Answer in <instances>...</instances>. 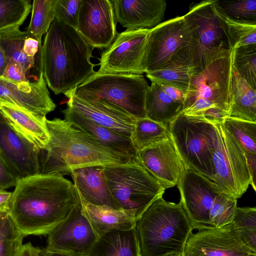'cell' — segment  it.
<instances>
[{
	"mask_svg": "<svg viewBox=\"0 0 256 256\" xmlns=\"http://www.w3.org/2000/svg\"><path fill=\"white\" fill-rule=\"evenodd\" d=\"M192 33L184 16L161 22L150 30L145 56V73L162 68L190 46Z\"/></svg>",
	"mask_w": 256,
	"mask_h": 256,
	"instance_id": "12",
	"label": "cell"
},
{
	"mask_svg": "<svg viewBox=\"0 0 256 256\" xmlns=\"http://www.w3.org/2000/svg\"><path fill=\"white\" fill-rule=\"evenodd\" d=\"M18 181L0 157V189L15 186Z\"/></svg>",
	"mask_w": 256,
	"mask_h": 256,
	"instance_id": "43",
	"label": "cell"
},
{
	"mask_svg": "<svg viewBox=\"0 0 256 256\" xmlns=\"http://www.w3.org/2000/svg\"><path fill=\"white\" fill-rule=\"evenodd\" d=\"M40 150L10 126L0 112V157L20 180L40 174Z\"/></svg>",
	"mask_w": 256,
	"mask_h": 256,
	"instance_id": "16",
	"label": "cell"
},
{
	"mask_svg": "<svg viewBox=\"0 0 256 256\" xmlns=\"http://www.w3.org/2000/svg\"><path fill=\"white\" fill-rule=\"evenodd\" d=\"M24 237L9 213L3 217L0 220V256H16Z\"/></svg>",
	"mask_w": 256,
	"mask_h": 256,
	"instance_id": "38",
	"label": "cell"
},
{
	"mask_svg": "<svg viewBox=\"0 0 256 256\" xmlns=\"http://www.w3.org/2000/svg\"><path fill=\"white\" fill-rule=\"evenodd\" d=\"M150 30H126L118 34L103 52L97 71L102 73L142 75Z\"/></svg>",
	"mask_w": 256,
	"mask_h": 256,
	"instance_id": "11",
	"label": "cell"
},
{
	"mask_svg": "<svg viewBox=\"0 0 256 256\" xmlns=\"http://www.w3.org/2000/svg\"><path fill=\"white\" fill-rule=\"evenodd\" d=\"M216 139L211 151L214 170L212 182L220 193L238 199L246 191L250 178L244 152L222 122L214 123Z\"/></svg>",
	"mask_w": 256,
	"mask_h": 256,
	"instance_id": "10",
	"label": "cell"
},
{
	"mask_svg": "<svg viewBox=\"0 0 256 256\" xmlns=\"http://www.w3.org/2000/svg\"><path fill=\"white\" fill-rule=\"evenodd\" d=\"M184 256V253L182 252V253H180V254H178L174 255V256Z\"/></svg>",
	"mask_w": 256,
	"mask_h": 256,
	"instance_id": "52",
	"label": "cell"
},
{
	"mask_svg": "<svg viewBox=\"0 0 256 256\" xmlns=\"http://www.w3.org/2000/svg\"><path fill=\"white\" fill-rule=\"evenodd\" d=\"M117 22L126 30H150L164 17V0H112Z\"/></svg>",
	"mask_w": 256,
	"mask_h": 256,
	"instance_id": "21",
	"label": "cell"
},
{
	"mask_svg": "<svg viewBox=\"0 0 256 256\" xmlns=\"http://www.w3.org/2000/svg\"><path fill=\"white\" fill-rule=\"evenodd\" d=\"M250 178V185L256 190V154L244 152Z\"/></svg>",
	"mask_w": 256,
	"mask_h": 256,
	"instance_id": "45",
	"label": "cell"
},
{
	"mask_svg": "<svg viewBox=\"0 0 256 256\" xmlns=\"http://www.w3.org/2000/svg\"><path fill=\"white\" fill-rule=\"evenodd\" d=\"M2 77L14 83L30 82L22 68L14 62L7 63Z\"/></svg>",
	"mask_w": 256,
	"mask_h": 256,
	"instance_id": "42",
	"label": "cell"
},
{
	"mask_svg": "<svg viewBox=\"0 0 256 256\" xmlns=\"http://www.w3.org/2000/svg\"><path fill=\"white\" fill-rule=\"evenodd\" d=\"M183 104L166 94L159 84L152 82L149 86L145 104L146 118L168 125L182 112Z\"/></svg>",
	"mask_w": 256,
	"mask_h": 256,
	"instance_id": "29",
	"label": "cell"
},
{
	"mask_svg": "<svg viewBox=\"0 0 256 256\" xmlns=\"http://www.w3.org/2000/svg\"><path fill=\"white\" fill-rule=\"evenodd\" d=\"M148 88L142 75L96 71L73 91L82 99L108 102L138 118L146 117L145 104Z\"/></svg>",
	"mask_w": 256,
	"mask_h": 256,
	"instance_id": "8",
	"label": "cell"
},
{
	"mask_svg": "<svg viewBox=\"0 0 256 256\" xmlns=\"http://www.w3.org/2000/svg\"><path fill=\"white\" fill-rule=\"evenodd\" d=\"M98 238L82 212L80 200L68 217L48 234L46 248L85 256Z\"/></svg>",
	"mask_w": 256,
	"mask_h": 256,
	"instance_id": "17",
	"label": "cell"
},
{
	"mask_svg": "<svg viewBox=\"0 0 256 256\" xmlns=\"http://www.w3.org/2000/svg\"><path fill=\"white\" fill-rule=\"evenodd\" d=\"M232 73V51L195 74L186 94L181 113L202 117L213 123L222 122L230 112Z\"/></svg>",
	"mask_w": 256,
	"mask_h": 256,
	"instance_id": "5",
	"label": "cell"
},
{
	"mask_svg": "<svg viewBox=\"0 0 256 256\" xmlns=\"http://www.w3.org/2000/svg\"><path fill=\"white\" fill-rule=\"evenodd\" d=\"M70 174L81 201L117 208L107 186L103 166H90L72 170Z\"/></svg>",
	"mask_w": 256,
	"mask_h": 256,
	"instance_id": "23",
	"label": "cell"
},
{
	"mask_svg": "<svg viewBox=\"0 0 256 256\" xmlns=\"http://www.w3.org/2000/svg\"><path fill=\"white\" fill-rule=\"evenodd\" d=\"M85 256H142L136 228L106 232L98 238Z\"/></svg>",
	"mask_w": 256,
	"mask_h": 256,
	"instance_id": "28",
	"label": "cell"
},
{
	"mask_svg": "<svg viewBox=\"0 0 256 256\" xmlns=\"http://www.w3.org/2000/svg\"><path fill=\"white\" fill-rule=\"evenodd\" d=\"M80 200L69 180L38 174L18 181L9 214L24 236L46 235L65 220Z\"/></svg>",
	"mask_w": 256,
	"mask_h": 256,
	"instance_id": "1",
	"label": "cell"
},
{
	"mask_svg": "<svg viewBox=\"0 0 256 256\" xmlns=\"http://www.w3.org/2000/svg\"><path fill=\"white\" fill-rule=\"evenodd\" d=\"M215 3L230 19L241 23L256 24V0H215Z\"/></svg>",
	"mask_w": 256,
	"mask_h": 256,
	"instance_id": "39",
	"label": "cell"
},
{
	"mask_svg": "<svg viewBox=\"0 0 256 256\" xmlns=\"http://www.w3.org/2000/svg\"><path fill=\"white\" fill-rule=\"evenodd\" d=\"M184 256H249L256 254L242 241L233 223L216 228L210 226L190 235Z\"/></svg>",
	"mask_w": 256,
	"mask_h": 256,
	"instance_id": "13",
	"label": "cell"
},
{
	"mask_svg": "<svg viewBox=\"0 0 256 256\" xmlns=\"http://www.w3.org/2000/svg\"><path fill=\"white\" fill-rule=\"evenodd\" d=\"M0 112L10 126L40 150L47 146L50 136L46 117L34 114L18 107L0 103Z\"/></svg>",
	"mask_w": 256,
	"mask_h": 256,
	"instance_id": "24",
	"label": "cell"
},
{
	"mask_svg": "<svg viewBox=\"0 0 256 256\" xmlns=\"http://www.w3.org/2000/svg\"><path fill=\"white\" fill-rule=\"evenodd\" d=\"M31 7L28 0H0V33L19 28Z\"/></svg>",
	"mask_w": 256,
	"mask_h": 256,
	"instance_id": "34",
	"label": "cell"
},
{
	"mask_svg": "<svg viewBox=\"0 0 256 256\" xmlns=\"http://www.w3.org/2000/svg\"><path fill=\"white\" fill-rule=\"evenodd\" d=\"M103 173L116 208L132 212L137 220L166 190L135 159L103 166Z\"/></svg>",
	"mask_w": 256,
	"mask_h": 256,
	"instance_id": "6",
	"label": "cell"
},
{
	"mask_svg": "<svg viewBox=\"0 0 256 256\" xmlns=\"http://www.w3.org/2000/svg\"><path fill=\"white\" fill-rule=\"evenodd\" d=\"M178 187L180 202L194 229L210 227L209 213L219 190L206 178L190 169L184 170Z\"/></svg>",
	"mask_w": 256,
	"mask_h": 256,
	"instance_id": "14",
	"label": "cell"
},
{
	"mask_svg": "<svg viewBox=\"0 0 256 256\" xmlns=\"http://www.w3.org/2000/svg\"><path fill=\"white\" fill-rule=\"evenodd\" d=\"M159 84L162 90L173 100L184 104L186 94L182 90L170 86Z\"/></svg>",
	"mask_w": 256,
	"mask_h": 256,
	"instance_id": "46",
	"label": "cell"
},
{
	"mask_svg": "<svg viewBox=\"0 0 256 256\" xmlns=\"http://www.w3.org/2000/svg\"><path fill=\"white\" fill-rule=\"evenodd\" d=\"M222 124L244 152L256 154V122L228 116Z\"/></svg>",
	"mask_w": 256,
	"mask_h": 256,
	"instance_id": "33",
	"label": "cell"
},
{
	"mask_svg": "<svg viewBox=\"0 0 256 256\" xmlns=\"http://www.w3.org/2000/svg\"><path fill=\"white\" fill-rule=\"evenodd\" d=\"M7 64L4 52L0 45V76H2Z\"/></svg>",
	"mask_w": 256,
	"mask_h": 256,
	"instance_id": "50",
	"label": "cell"
},
{
	"mask_svg": "<svg viewBox=\"0 0 256 256\" xmlns=\"http://www.w3.org/2000/svg\"><path fill=\"white\" fill-rule=\"evenodd\" d=\"M249 256H256V254H250Z\"/></svg>",
	"mask_w": 256,
	"mask_h": 256,
	"instance_id": "53",
	"label": "cell"
},
{
	"mask_svg": "<svg viewBox=\"0 0 256 256\" xmlns=\"http://www.w3.org/2000/svg\"><path fill=\"white\" fill-rule=\"evenodd\" d=\"M216 10L224 24L232 50L239 46L256 44V24L241 23L228 18L218 7Z\"/></svg>",
	"mask_w": 256,
	"mask_h": 256,
	"instance_id": "36",
	"label": "cell"
},
{
	"mask_svg": "<svg viewBox=\"0 0 256 256\" xmlns=\"http://www.w3.org/2000/svg\"><path fill=\"white\" fill-rule=\"evenodd\" d=\"M192 33V62L197 72L232 51L226 28L214 0L192 3L184 16Z\"/></svg>",
	"mask_w": 256,
	"mask_h": 256,
	"instance_id": "9",
	"label": "cell"
},
{
	"mask_svg": "<svg viewBox=\"0 0 256 256\" xmlns=\"http://www.w3.org/2000/svg\"><path fill=\"white\" fill-rule=\"evenodd\" d=\"M233 67L238 74L256 90V44L232 50Z\"/></svg>",
	"mask_w": 256,
	"mask_h": 256,
	"instance_id": "35",
	"label": "cell"
},
{
	"mask_svg": "<svg viewBox=\"0 0 256 256\" xmlns=\"http://www.w3.org/2000/svg\"><path fill=\"white\" fill-rule=\"evenodd\" d=\"M50 136L40 150V174L64 176L72 170L116 165L130 160L105 147L66 120H46Z\"/></svg>",
	"mask_w": 256,
	"mask_h": 256,
	"instance_id": "3",
	"label": "cell"
},
{
	"mask_svg": "<svg viewBox=\"0 0 256 256\" xmlns=\"http://www.w3.org/2000/svg\"><path fill=\"white\" fill-rule=\"evenodd\" d=\"M62 113L64 120L105 147L128 160L135 159L136 152L130 138L97 124L68 107Z\"/></svg>",
	"mask_w": 256,
	"mask_h": 256,
	"instance_id": "22",
	"label": "cell"
},
{
	"mask_svg": "<svg viewBox=\"0 0 256 256\" xmlns=\"http://www.w3.org/2000/svg\"><path fill=\"white\" fill-rule=\"evenodd\" d=\"M236 208V199L222 193L218 194L210 210L211 226L220 228L232 224Z\"/></svg>",
	"mask_w": 256,
	"mask_h": 256,
	"instance_id": "40",
	"label": "cell"
},
{
	"mask_svg": "<svg viewBox=\"0 0 256 256\" xmlns=\"http://www.w3.org/2000/svg\"><path fill=\"white\" fill-rule=\"evenodd\" d=\"M8 213L9 212L8 211L0 210V220H1L3 217L7 215Z\"/></svg>",
	"mask_w": 256,
	"mask_h": 256,
	"instance_id": "51",
	"label": "cell"
},
{
	"mask_svg": "<svg viewBox=\"0 0 256 256\" xmlns=\"http://www.w3.org/2000/svg\"><path fill=\"white\" fill-rule=\"evenodd\" d=\"M40 248L30 242L23 244L16 256H38Z\"/></svg>",
	"mask_w": 256,
	"mask_h": 256,
	"instance_id": "49",
	"label": "cell"
},
{
	"mask_svg": "<svg viewBox=\"0 0 256 256\" xmlns=\"http://www.w3.org/2000/svg\"><path fill=\"white\" fill-rule=\"evenodd\" d=\"M135 160L165 189L178 184L185 170L170 136L136 152Z\"/></svg>",
	"mask_w": 256,
	"mask_h": 256,
	"instance_id": "18",
	"label": "cell"
},
{
	"mask_svg": "<svg viewBox=\"0 0 256 256\" xmlns=\"http://www.w3.org/2000/svg\"><path fill=\"white\" fill-rule=\"evenodd\" d=\"M38 256H84L76 253L60 251L50 250L49 248H45L40 249L38 252Z\"/></svg>",
	"mask_w": 256,
	"mask_h": 256,
	"instance_id": "48",
	"label": "cell"
},
{
	"mask_svg": "<svg viewBox=\"0 0 256 256\" xmlns=\"http://www.w3.org/2000/svg\"><path fill=\"white\" fill-rule=\"evenodd\" d=\"M12 192L0 189V210L9 212L12 200Z\"/></svg>",
	"mask_w": 256,
	"mask_h": 256,
	"instance_id": "47",
	"label": "cell"
},
{
	"mask_svg": "<svg viewBox=\"0 0 256 256\" xmlns=\"http://www.w3.org/2000/svg\"><path fill=\"white\" fill-rule=\"evenodd\" d=\"M196 73L190 46L179 52L160 69L146 74L152 82L178 88L186 94L191 79Z\"/></svg>",
	"mask_w": 256,
	"mask_h": 256,
	"instance_id": "26",
	"label": "cell"
},
{
	"mask_svg": "<svg viewBox=\"0 0 256 256\" xmlns=\"http://www.w3.org/2000/svg\"><path fill=\"white\" fill-rule=\"evenodd\" d=\"M233 224L242 242L256 252V208L237 207Z\"/></svg>",
	"mask_w": 256,
	"mask_h": 256,
	"instance_id": "37",
	"label": "cell"
},
{
	"mask_svg": "<svg viewBox=\"0 0 256 256\" xmlns=\"http://www.w3.org/2000/svg\"><path fill=\"white\" fill-rule=\"evenodd\" d=\"M142 256H172L184 252L194 229L180 201H154L136 224Z\"/></svg>",
	"mask_w": 256,
	"mask_h": 256,
	"instance_id": "4",
	"label": "cell"
},
{
	"mask_svg": "<svg viewBox=\"0 0 256 256\" xmlns=\"http://www.w3.org/2000/svg\"><path fill=\"white\" fill-rule=\"evenodd\" d=\"M113 5L109 0H82L77 30L93 48H107L118 33Z\"/></svg>",
	"mask_w": 256,
	"mask_h": 256,
	"instance_id": "15",
	"label": "cell"
},
{
	"mask_svg": "<svg viewBox=\"0 0 256 256\" xmlns=\"http://www.w3.org/2000/svg\"><path fill=\"white\" fill-rule=\"evenodd\" d=\"M0 103L44 117L56 108L42 74L36 81L22 83H14L0 76Z\"/></svg>",
	"mask_w": 256,
	"mask_h": 256,
	"instance_id": "19",
	"label": "cell"
},
{
	"mask_svg": "<svg viewBox=\"0 0 256 256\" xmlns=\"http://www.w3.org/2000/svg\"><path fill=\"white\" fill-rule=\"evenodd\" d=\"M93 49L77 30L55 18L42 45V73L55 94L75 88L95 72Z\"/></svg>",
	"mask_w": 256,
	"mask_h": 256,
	"instance_id": "2",
	"label": "cell"
},
{
	"mask_svg": "<svg viewBox=\"0 0 256 256\" xmlns=\"http://www.w3.org/2000/svg\"><path fill=\"white\" fill-rule=\"evenodd\" d=\"M23 50L26 55L30 58H36L42 56V42L37 40L28 37L24 40Z\"/></svg>",
	"mask_w": 256,
	"mask_h": 256,
	"instance_id": "44",
	"label": "cell"
},
{
	"mask_svg": "<svg viewBox=\"0 0 256 256\" xmlns=\"http://www.w3.org/2000/svg\"><path fill=\"white\" fill-rule=\"evenodd\" d=\"M229 116L256 122V90L233 67Z\"/></svg>",
	"mask_w": 256,
	"mask_h": 256,
	"instance_id": "30",
	"label": "cell"
},
{
	"mask_svg": "<svg viewBox=\"0 0 256 256\" xmlns=\"http://www.w3.org/2000/svg\"><path fill=\"white\" fill-rule=\"evenodd\" d=\"M56 0H35L32 4L30 23L26 30L30 37L42 42L44 34L48 31L55 19Z\"/></svg>",
	"mask_w": 256,
	"mask_h": 256,
	"instance_id": "32",
	"label": "cell"
},
{
	"mask_svg": "<svg viewBox=\"0 0 256 256\" xmlns=\"http://www.w3.org/2000/svg\"><path fill=\"white\" fill-rule=\"evenodd\" d=\"M64 94L68 98L66 107L97 124L130 138L136 118L128 113L104 101L82 99L73 90Z\"/></svg>",
	"mask_w": 256,
	"mask_h": 256,
	"instance_id": "20",
	"label": "cell"
},
{
	"mask_svg": "<svg viewBox=\"0 0 256 256\" xmlns=\"http://www.w3.org/2000/svg\"><path fill=\"white\" fill-rule=\"evenodd\" d=\"M80 202L82 212L98 238L112 230H126L136 227L137 219L132 212Z\"/></svg>",
	"mask_w": 256,
	"mask_h": 256,
	"instance_id": "25",
	"label": "cell"
},
{
	"mask_svg": "<svg viewBox=\"0 0 256 256\" xmlns=\"http://www.w3.org/2000/svg\"><path fill=\"white\" fill-rule=\"evenodd\" d=\"M28 36L26 30L21 31L19 28L11 29L0 33V45L4 52L7 63L20 65L29 80V78L32 77L36 81L42 74V56L30 58L26 55L23 46Z\"/></svg>",
	"mask_w": 256,
	"mask_h": 256,
	"instance_id": "27",
	"label": "cell"
},
{
	"mask_svg": "<svg viewBox=\"0 0 256 256\" xmlns=\"http://www.w3.org/2000/svg\"><path fill=\"white\" fill-rule=\"evenodd\" d=\"M82 0H56L55 18L77 30Z\"/></svg>",
	"mask_w": 256,
	"mask_h": 256,
	"instance_id": "41",
	"label": "cell"
},
{
	"mask_svg": "<svg viewBox=\"0 0 256 256\" xmlns=\"http://www.w3.org/2000/svg\"><path fill=\"white\" fill-rule=\"evenodd\" d=\"M168 126L170 138L185 168L214 182L215 172L211 151L216 139L214 123L180 113Z\"/></svg>",
	"mask_w": 256,
	"mask_h": 256,
	"instance_id": "7",
	"label": "cell"
},
{
	"mask_svg": "<svg viewBox=\"0 0 256 256\" xmlns=\"http://www.w3.org/2000/svg\"><path fill=\"white\" fill-rule=\"evenodd\" d=\"M169 137L168 125L146 117L136 118L130 139L138 152Z\"/></svg>",
	"mask_w": 256,
	"mask_h": 256,
	"instance_id": "31",
	"label": "cell"
}]
</instances>
